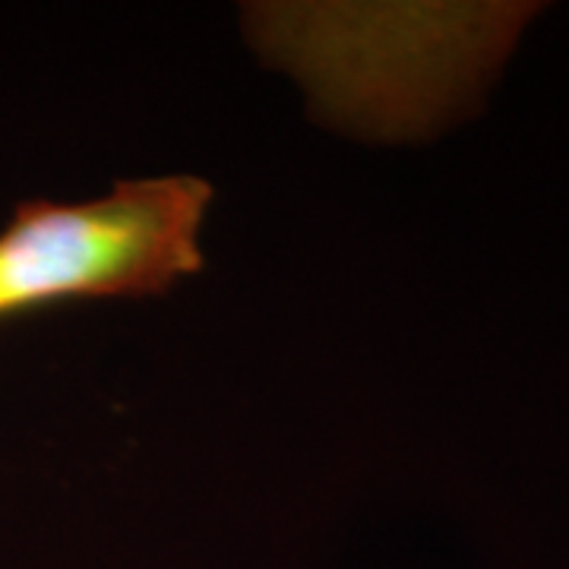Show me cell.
<instances>
[{
	"label": "cell",
	"mask_w": 569,
	"mask_h": 569,
	"mask_svg": "<svg viewBox=\"0 0 569 569\" xmlns=\"http://www.w3.org/2000/svg\"><path fill=\"white\" fill-rule=\"evenodd\" d=\"M209 203L203 178L162 174L86 203L17 206L0 231V320L67 301L164 295L203 269Z\"/></svg>",
	"instance_id": "6da1fadb"
}]
</instances>
